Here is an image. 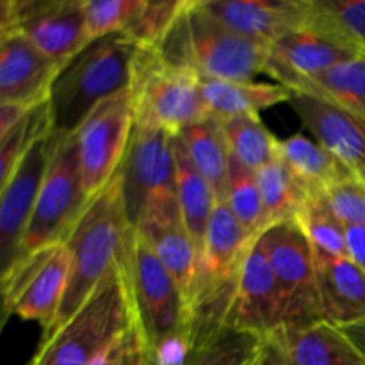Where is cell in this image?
Instances as JSON below:
<instances>
[{"label": "cell", "instance_id": "cell-1", "mask_svg": "<svg viewBox=\"0 0 365 365\" xmlns=\"http://www.w3.org/2000/svg\"><path fill=\"white\" fill-rule=\"evenodd\" d=\"M121 192L120 170L113 180L88 202L64 242L70 255V278L59 316L52 331L56 334L86 303L96 287L113 271L120 269L132 239Z\"/></svg>", "mask_w": 365, "mask_h": 365}, {"label": "cell", "instance_id": "cell-2", "mask_svg": "<svg viewBox=\"0 0 365 365\" xmlns=\"http://www.w3.org/2000/svg\"><path fill=\"white\" fill-rule=\"evenodd\" d=\"M125 278L130 289L135 319L152 349L155 365H182L189 355V307L184 292L138 230L132 232Z\"/></svg>", "mask_w": 365, "mask_h": 365}, {"label": "cell", "instance_id": "cell-3", "mask_svg": "<svg viewBox=\"0 0 365 365\" xmlns=\"http://www.w3.org/2000/svg\"><path fill=\"white\" fill-rule=\"evenodd\" d=\"M155 48L168 61L191 68L200 77L221 81H255L257 75L266 73L269 52L221 24L202 0H185Z\"/></svg>", "mask_w": 365, "mask_h": 365}, {"label": "cell", "instance_id": "cell-4", "mask_svg": "<svg viewBox=\"0 0 365 365\" xmlns=\"http://www.w3.org/2000/svg\"><path fill=\"white\" fill-rule=\"evenodd\" d=\"M139 45L125 32L95 39L61 70L52 93L53 132L73 134L89 114L125 91Z\"/></svg>", "mask_w": 365, "mask_h": 365}, {"label": "cell", "instance_id": "cell-5", "mask_svg": "<svg viewBox=\"0 0 365 365\" xmlns=\"http://www.w3.org/2000/svg\"><path fill=\"white\" fill-rule=\"evenodd\" d=\"M135 323L123 264L113 271L70 321L48 339L29 365H93L95 360Z\"/></svg>", "mask_w": 365, "mask_h": 365}, {"label": "cell", "instance_id": "cell-6", "mask_svg": "<svg viewBox=\"0 0 365 365\" xmlns=\"http://www.w3.org/2000/svg\"><path fill=\"white\" fill-rule=\"evenodd\" d=\"M134 125L178 135L207 118L202 77L195 70L168 61L155 46H139L128 82Z\"/></svg>", "mask_w": 365, "mask_h": 365}, {"label": "cell", "instance_id": "cell-7", "mask_svg": "<svg viewBox=\"0 0 365 365\" xmlns=\"http://www.w3.org/2000/svg\"><path fill=\"white\" fill-rule=\"evenodd\" d=\"M86 205L77 134H59L16 262L43 248L64 245Z\"/></svg>", "mask_w": 365, "mask_h": 365}, {"label": "cell", "instance_id": "cell-8", "mask_svg": "<svg viewBox=\"0 0 365 365\" xmlns=\"http://www.w3.org/2000/svg\"><path fill=\"white\" fill-rule=\"evenodd\" d=\"M70 255L64 245L43 248L13 264L4 277V321L16 316L38 323L43 337L52 331L66 294Z\"/></svg>", "mask_w": 365, "mask_h": 365}, {"label": "cell", "instance_id": "cell-9", "mask_svg": "<svg viewBox=\"0 0 365 365\" xmlns=\"http://www.w3.org/2000/svg\"><path fill=\"white\" fill-rule=\"evenodd\" d=\"M271 259L284 302L285 324H305L323 319L314 250L303 232L291 223L274 225L260 234Z\"/></svg>", "mask_w": 365, "mask_h": 365}, {"label": "cell", "instance_id": "cell-10", "mask_svg": "<svg viewBox=\"0 0 365 365\" xmlns=\"http://www.w3.org/2000/svg\"><path fill=\"white\" fill-rule=\"evenodd\" d=\"M0 13V31H20L64 66L91 43L82 0H2Z\"/></svg>", "mask_w": 365, "mask_h": 365}, {"label": "cell", "instance_id": "cell-11", "mask_svg": "<svg viewBox=\"0 0 365 365\" xmlns=\"http://www.w3.org/2000/svg\"><path fill=\"white\" fill-rule=\"evenodd\" d=\"M134 130L128 91L100 103L78 127V160L88 202L95 198L120 170Z\"/></svg>", "mask_w": 365, "mask_h": 365}, {"label": "cell", "instance_id": "cell-12", "mask_svg": "<svg viewBox=\"0 0 365 365\" xmlns=\"http://www.w3.org/2000/svg\"><path fill=\"white\" fill-rule=\"evenodd\" d=\"M175 139L177 135L160 128L134 125L120 166L125 214L132 230L139 227L153 196L177 189Z\"/></svg>", "mask_w": 365, "mask_h": 365}, {"label": "cell", "instance_id": "cell-13", "mask_svg": "<svg viewBox=\"0 0 365 365\" xmlns=\"http://www.w3.org/2000/svg\"><path fill=\"white\" fill-rule=\"evenodd\" d=\"M59 134L41 139L24 157L9 180L0 185V277L6 274L20 255L43 180L56 152Z\"/></svg>", "mask_w": 365, "mask_h": 365}, {"label": "cell", "instance_id": "cell-14", "mask_svg": "<svg viewBox=\"0 0 365 365\" xmlns=\"http://www.w3.org/2000/svg\"><path fill=\"white\" fill-rule=\"evenodd\" d=\"M202 4L221 24L266 48L312 25L310 0H202Z\"/></svg>", "mask_w": 365, "mask_h": 365}, {"label": "cell", "instance_id": "cell-15", "mask_svg": "<svg viewBox=\"0 0 365 365\" xmlns=\"http://www.w3.org/2000/svg\"><path fill=\"white\" fill-rule=\"evenodd\" d=\"M284 324L285 312L280 287L269 255L259 237L246 255L227 328L266 339Z\"/></svg>", "mask_w": 365, "mask_h": 365}, {"label": "cell", "instance_id": "cell-16", "mask_svg": "<svg viewBox=\"0 0 365 365\" xmlns=\"http://www.w3.org/2000/svg\"><path fill=\"white\" fill-rule=\"evenodd\" d=\"M359 56L364 53L339 36L310 27L269 46L266 75L291 89L299 81L317 77Z\"/></svg>", "mask_w": 365, "mask_h": 365}, {"label": "cell", "instance_id": "cell-17", "mask_svg": "<svg viewBox=\"0 0 365 365\" xmlns=\"http://www.w3.org/2000/svg\"><path fill=\"white\" fill-rule=\"evenodd\" d=\"M135 230L170 271L189 303L198 269V255L182 217L177 189L153 196Z\"/></svg>", "mask_w": 365, "mask_h": 365}, {"label": "cell", "instance_id": "cell-18", "mask_svg": "<svg viewBox=\"0 0 365 365\" xmlns=\"http://www.w3.org/2000/svg\"><path fill=\"white\" fill-rule=\"evenodd\" d=\"M63 68L20 31H0V103L36 107L48 102Z\"/></svg>", "mask_w": 365, "mask_h": 365}, {"label": "cell", "instance_id": "cell-19", "mask_svg": "<svg viewBox=\"0 0 365 365\" xmlns=\"http://www.w3.org/2000/svg\"><path fill=\"white\" fill-rule=\"evenodd\" d=\"M360 353L328 321L284 324L264 339L262 365H351Z\"/></svg>", "mask_w": 365, "mask_h": 365}, {"label": "cell", "instance_id": "cell-20", "mask_svg": "<svg viewBox=\"0 0 365 365\" xmlns=\"http://www.w3.org/2000/svg\"><path fill=\"white\" fill-rule=\"evenodd\" d=\"M289 106L314 139L365 182V118L303 93H292Z\"/></svg>", "mask_w": 365, "mask_h": 365}, {"label": "cell", "instance_id": "cell-21", "mask_svg": "<svg viewBox=\"0 0 365 365\" xmlns=\"http://www.w3.org/2000/svg\"><path fill=\"white\" fill-rule=\"evenodd\" d=\"M323 319L339 328L365 321V271L349 257L314 250Z\"/></svg>", "mask_w": 365, "mask_h": 365}, {"label": "cell", "instance_id": "cell-22", "mask_svg": "<svg viewBox=\"0 0 365 365\" xmlns=\"http://www.w3.org/2000/svg\"><path fill=\"white\" fill-rule=\"evenodd\" d=\"M278 157L307 196H327L341 182L356 178L321 143L299 132L280 139Z\"/></svg>", "mask_w": 365, "mask_h": 365}, {"label": "cell", "instance_id": "cell-23", "mask_svg": "<svg viewBox=\"0 0 365 365\" xmlns=\"http://www.w3.org/2000/svg\"><path fill=\"white\" fill-rule=\"evenodd\" d=\"M292 91L277 82L221 81L202 77V100L207 116L228 120L237 116H259L278 103H289Z\"/></svg>", "mask_w": 365, "mask_h": 365}, {"label": "cell", "instance_id": "cell-24", "mask_svg": "<svg viewBox=\"0 0 365 365\" xmlns=\"http://www.w3.org/2000/svg\"><path fill=\"white\" fill-rule=\"evenodd\" d=\"M177 138L182 141L196 170L210 184L217 202H225L232 153L221 121L207 116L185 127Z\"/></svg>", "mask_w": 365, "mask_h": 365}, {"label": "cell", "instance_id": "cell-25", "mask_svg": "<svg viewBox=\"0 0 365 365\" xmlns=\"http://www.w3.org/2000/svg\"><path fill=\"white\" fill-rule=\"evenodd\" d=\"M175 159H177L178 205H180L182 217H184V223L192 239L200 262L217 198L209 182L191 163L184 145L178 138L175 139Z\"/></svg>", "mask_w": 365, "mask_h": 365}, {"label": "cell", "instance_id": "cell-26", "mask_svg": "<svg viewBox=\"0 0 365 365\" xmlns=\"http://www.w3.org/2000/svg\"><path fill=\"white\" fill-rule=\"evenodd\" d=\"M291 91L324 100L365 118V53L317 77L299 81Z\"/></svg>", "mask_w": 365, "mask_h": 365}, {"label": "cell", "instance_id": "cell-27", "mask_svg": "<svg viewBox=\"0 0 365 365\" xmlns=\"http://www.w3.org/2000/svg\"><path fill=\"white\" fill-rule=\"evenodd\" d=\"M220 121L232 157L242 166L259 171L278 159L280 139L267 130L260 116H237Z\"/></svg>", "mask_w": 365, "mask_h": 365}, {"label": "cell", "instance_id": "cell-28", "mask_svg": "<svg viewBox=\"0 0 365 365\" xmlns=\"http://www.w3.org/2000/svg\"><path fill=\"white\" fill-rule=\"evenodd\" d=\"M294 223L312 250L330 257H349L346 225L335 216L327 196H307Z\"/></svg>", "mask_w": 365, "mask_h": 365}, {"label": "cell", "instance_id": "cell-29", "mask_svg": "<svg viewBox=\"0 0 365 365\" xmlns=\"http://www.w3.org/2000/svg\"><path fill=\"white\" fill-rule=\"evenodd\" d=\"M255 175L260 195H262L264 210H266L267 228L294 221L307 195L296 184L280 157L267 166L260 168L259 171H255Z\"/></svg>", "mask_w": 365, "mask_h": 365}, {"label": "cell", "instance_id": "cell-30", "mask_svg": "<svg viewBox=\"0 0 365 365\" xmlns=\"http://www.w3.org/2000/svg\"><path fill=\"white\" fill-rule=\"evenodd\" d=\"M53 134L50 102L32 107L13 128L0 135V185L6 184L18 164L41 139Z\"/></svg>", "mask_w": 365, "mask_h": 365}, {"label": "cell", "instance_id": "cell-31", "mask_svg": "<svg viewBox=\"0 0 365 365\" xmlns=\"http://www.w3.org/2000/svg\"><path fill=\"white\" fill-rule=\"evenodd\" d=\"M264 339L227 328L192 349L182 365H257L262 360Z\"/></svg>", "mask_w": 365, "mask_h": 365}, {"label": "cell", "instance_id": "cell-32", "mask_svg": "<svg viewBox=\"0 0 365 365\" xmlns=\"http://www.w3.org/2000/svg\"><path fill=\"white\" fill-rule=\"evenodd\" d=\"M225 202L230 207L235 220L250 235L259 237L260 234L266 232V210H264L262 195H260L255 171L242 166L234 157L230 160Z\"/></svg>", "mask_w": 365, "mask_h": 365}, {"label": "cell", "instance_id": "cell-33", "mask_svg": "<svg viewBox=\"0 0 365 365\" xmlns=\"http://www.w3.org/2000/svg\"><path fill=\"white\" fill-rule=\"evenodd\" d=\"M312 25L365 53V0H310Z\"/></svg>", "mask_w": 365, "mask_h": 365}, {"label": "cell", "instance_id": "cell-34", "mask_svg": "<svg viewBox=\"0 0 365 365\" xmlns=\"http://www.w3.org/2000/svg\"><path fill=\"white\" fill-rule=\"evenodd\" d=\"M148 0H82L89 41L125 32Z\"/></svg>", "mask_w": 365, "mask_h": 365}, {"label": "cell", "instance_id": "cell-35", "mask_svg": "<svg viewBox=\"0 0 365 365\" xmlns=\"http://www.w3.org/2000/svg\"><path fill=\"white\" fill-rule=\"evenodd\" d=\"M185 0H166V2H146L134 24L125 31L139 46H157L166 36Z\"/></svg>", "mask_w": 365, "mask_h": 365}, {"label": "cell", "instance_id": "cell-36", "mask_svg": "<svg viewBox=\"0 0 365 365\" xmlns=\"http://www.w3.org/2000/svg\"><path fill=\"white\" fill-rule=\"evenodd\" d=\"M152 349L139 327L138 319L116 339L93 365H150Z\"/></svg>", "mask_w": 365, "mask_h": 365}, {"label": "cell", "instance_id": "cell-37", "mask_svg": "<svg viewBox=\"0 0 365 365\" xmlns=\"http://www.w3.org/2000/svg\"><path fill=\"white\" fill-rule=\"evenodd\" d=\"M327 202L346 227H365V182H341L327 192Z\"/></svg>", "mask_w": 365, "mask_h": 365}, {"label": "cell", "instance_id": "cell-38", "mask_svg": "<svg viewBox=\"0 0 365 365\" xmlns=\"http://www.w3.org/2000/svg\"><path fill=\"white\" fill-rule=\"evenodd\" d=\"M346 239L349 259L365 271V227H346Z\"/></svg>", "mask_w": 365, "mask_h": 365}, {"label": "cell", "instance_id": "cell-39", "mask_svg": "<svg viewBox=\"0 0 365 365\" xmlns=\"http://www.w3.org/2000/svg\"><path fill=\"white\" fill-rule=\"evenodd\" d=\"M32 107L20 106V103H0V135L13 128Z\"/></svg>", "mask_w": 365, "mask_h": 365}, {"label": "cell", "instance_id": "cell-40", "mask_svg": "<svg viewBox=\"0 0 365 365\" xmlns=\"http://www.w3.org/2000/svg\"><path fill=\"white\" fill-rule=\"evenodd\" d=\"M341 330L344 331V335L349 339V342L355 346L356 351L365 359V321L349 324V327L341 328Z\"/></svg>", "mask_w": 365, "mask_h": 365}, {"label": "cell", "instance_id": "cell-41", "mask_svg": "<svg viewBox=\"0 0 365 365\" xmlns=\"http://www.w3.org/2000/svg\"><path fill=\"white\" fill-rule=\"evenodd\" d=\"M351 365H365V359L362 355H360V359L359 360H355V362H353Z\"/></svg>", "mask_w": 365, "mask_h": 365}, {"label": "cell", "instance_id": "cell-42", "mask_svg": "<svg viewBox=\"0 0 365 365\" xmlns=\"http://www.w3.org/2000/svg\"><path fill=\"white\" fill-rule=\"evenodd\" d=\"M257 365H262V360H260V362H259V364H257Z\"/></svg>", "mask_w": 365, "mask_h": 365}]
</instances>
